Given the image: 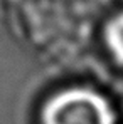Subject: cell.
I'll return each instance as SVG.
<instances>
[{"instance_id":"cell-1","label":"cell","mask_w":123,"mask_h":124,"mask_svg":"<svg viewBox=\"0 0 123 124\" xmlns=\"http://www.w3.org/2000/svg\"><path fill=\"white\" fill-rule=\"evenodd\" d=\"M42 119L44 124H115V112L98 92L74 87L46 104Z\"/></svg>"},{"instance_id":"cell-2","label":"cell","mask_w":123,"mask_h":124,"mask_svg":"<svg viewBox=\"0 0 123 124\" xmlns=\"http://www.w3.org/2000/svg\"><path fill=\"white\" fill-rule=\"evenodd\" d=\"M104 39L115 61L123 65V14L116 15L113 20L108 22L104 30Z\"/></svg>"}]
</instances>
